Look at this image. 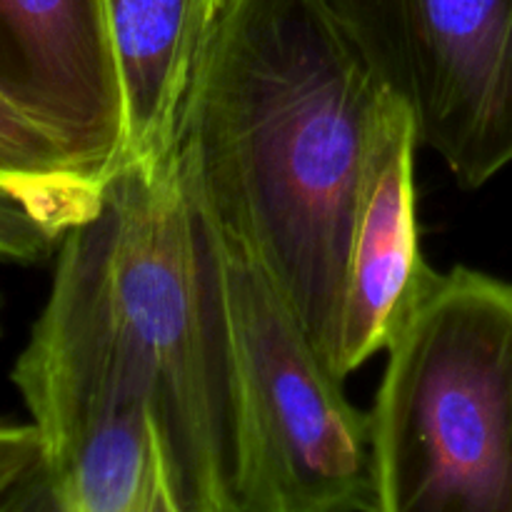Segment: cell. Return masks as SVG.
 <instances>
[{
	"mask_svg": "<svg viewBox=\"0 0 512 512\" xmlns=\"http://www.w3.org/2000/svg\"><path fill=\"white\" fill-rule=\"evenodd\" d=\"M383 98L323 0H220L180 110L175 150L205 208L328 363Z\"/></svg>",
	"mask_w": 512,
	"mask_h": 512,
	"instance_id": "cell-1",
	"label": "cell"
},
{
	"mask_svg": "<svg viewBox=\"0 0 512 512\" xmlns=\"http://www.w3.org/2000/svg\"><path fill=\"white\" fill-rule=\"evenodd\" d=\"M110 343L183 512H240V393L223 233L178 150L125 163L95 215Z\"/></svg>",
	"mask_w": 512,
	"mask_h": 512,
	"instance_id": "cell-2",
	"label": "cell"
},
{
	"mask_svg": "<svg viewBox=\"0 0 512 512\" xmlns=\"http://www.w3.org/2000/svg\"><path fill=\"white\" fill-rule=\"evenodd\" d=\"M368 420L373 512H512V280L440 273Z\"/></svg>",
	"mask_w": 512,
	"mask_h": 512,
	"instance_id": "cell-3",
	"label": "cell"
},
{
	"mask_svg": "<svg viewBox=\"0 0 512 512\" xmlns=\"http://www.w3.org/2000/svg\"><path fill=\"white\" fill-rule=\"evenodd\" d=\"M223 233V230H220ZM240 393V512H373L370 420L263 265L223 233Z\"/></svg>",
	"mask_w": 512,
	"mask_h": 512,
	"instance_id": "cell-4",
	"label": "cell"
},
{
	"mask_svg": "<svg viewBox=\"0 0 512 512\" xmlns=\"http://www.w3.org/2000/svg\"><path fill=\"white\" fill-rule=\"evenodd\" d=\"M463 188L512 165V0H323Z\"/></svg>",
	"mask_w": 512,
	"mask_h": 512,
	"instance_id": "cell-5",
	"label": "cell"
},
{
	"mask_svg": "<svg viewBox=\"0 0 512 512\" xmlns=\"http://www.w3.org/2000/svg\"><path fill=\"white\" fill-rule=\"evenodd\" d=\"M0 95L48 130L83 178L128 163L108 0H0Z\"/></svg>",
	"mask_w": 512,
	"mask_h": 512,
	"instance_id": "cell-6",
	"label": "cell"
},
{
	"mask_svg": "<svg viewBox=\"0 0 512 512\" xmlns=\"http://www.w3.org/2000/svg\"><path fill=\"white\" fill-rule=\"evenodd\" d=\"M418 145L408 108L385 90L350 228L343 303L330 360L343 380L378 353H388L440 278L420 248Z\"/></svg>",
	"mask_w": 512,
	"mask_h": 512,
	"instance_id": "cell-7",
	"label": "cell"
},
{
	"mask_svg": "<svg viewBox=\"0 0 512 512\" xmlns=\"http://www.w3.org/2000/svg\"><path fill=\"white\" fill-rule=\"evenodd\" d=\"M220 0H108L128 123V163L175 150L180 110Z\"/></svg>",
	"mask_w": 512,
	"mask_h": 512,
	"instance_id": "cell-8",
	"label": "cell"
},
{
	"mask_svg": "<svg viewBox=\"0 0 512 512\" xmlns=\"http://www.w3.org/2000/svg\"><path fill=\"white\" fill-rule=\"evenodd\" d=\"M108 185L83 178L58 140L0 95V190L68 233L100 213Z\"/></svg>",
	"mask_w": 512,
	"mask_h": 512,
	"instance_id": "cell-9",
	"label": "cell"
},
{
	"mask_svg": "<svg viewBox=\"0 0 512 512\" xmlns=\"http://www.w3.org/2000/svg\"><path fill=\"white\" fill-rule=\"evenodd\" d=\"M65 235L25 200L0 190V260L35 265L58 253Z\"/></svg>",
	"mask_w": 512,
	"mask_h": 512,
	"instance_id": "cell-10",
	"label": "cell"
},
{
	"mask_svg": "<svg viewBox=\"0 0 512 512\" xmlns=\"http://www.w3.org/2000/svg\"><path fill=\"white\" fill-rule=\"evenodd\" d=\"M43 460V440L33 423L0 420V498L13 493L38 470Z\"/></svg>",
	"mask_w": 512,
	"mask_h": 512,
	"instance_id": "cell-11",
	"label": "cell"
},
{
	"mask_svg": "<svg viewBox=\"0 0 512 512\" xmlns=\"http://www.w3.org/2000/svg\"><path fill=\"white\" fill-rule=\"evenodd\" d=\"M0 512H40L38 488H35V473L18 485L13 493L0 498Z\"/></svg>",
	"mask_w": 512,
	"mask_h": 512,
	"instance_id": "cell-12",
	"label": "cell"
},
{
	"mask_svg": "<svg viewBox=\"0 0 512 512\" xmlns=\"http://www.w3.org/2000/svg\"><path fill=\"white\" fill-rule=\"evenodd\" d=\"M150 512H183L175 503V495L170 490L168 475H165L163 455H160V470H158V483H155V495H153V508Z\"/></svg>",
	"mask_w": 512,
	"mask_h": 512,
	"instance_id": "cell-13",
	"label": "cell"
}]
</instances>
